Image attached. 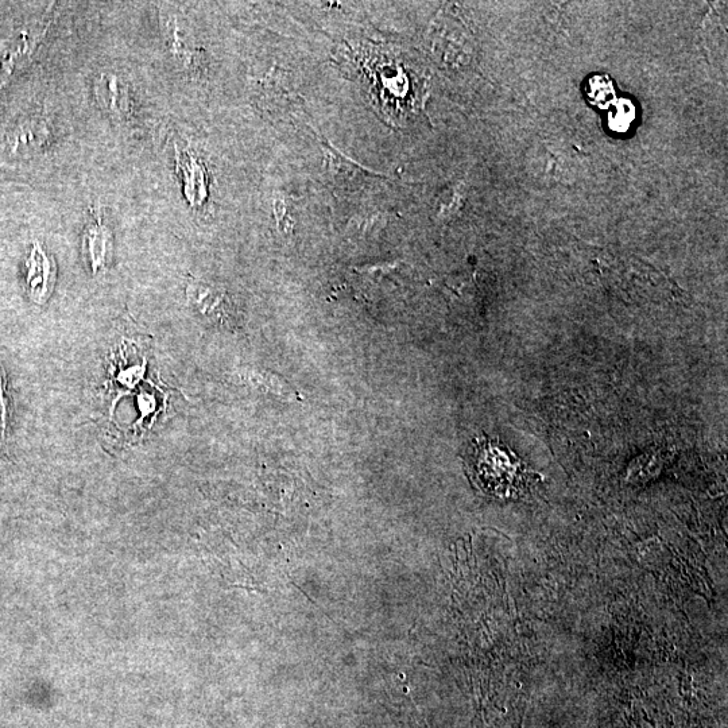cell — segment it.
Listing matches in <instances>:
<instances>
[{
    "mask_svg": "<svg viewBox=\"0 0 728 728\" xmlns=\"http://www.w3.org/2000/svg\"><path fill=\"white\" fill-rule=\"evenodd\" d=\"M112 235L100 220L91 224L84 236V253L87 255L92 273L106 269L112 258Z\"/></svg>",
    "mask_w": 728,
    "mask_h": 728,
    "instance_id": "7a4b0ae2",
    "label": "cell"
},
{
    "mask_svg": "<svg viewBox=\"0 0 728 728\" xmlns=\"http://www.w3.org/2000/svg\"><path fill=\"white\" fill-rule=\"evenodd\" d=\"M182 166L185 168V181H187L188 197H191L193 204H200L203 199L204 189V174L201 170V166L197 164L195 158L192 156H185V161L182 162Z\"/></svg>",
    "mask_w": 728,
    "mask_h": 728,
    "instance_id": "52a82bcc",
    "label": "cell"
},
{
    "mask_svg": "<svg viewBox=\"0 0 728 728\" xmlns=\"http://www.w3.org/2000/svg\"><path fill=\"white\" fill-rule=\"evenodd\" d=\"M188 297L204 315H216V313L223 312L224 304H226V296L222 290L203 284V282H192L191 285H188Z\"/></svg>",
    "mask_w": 728,
    "mask_h": 728,
    "instance_id": "3957f363",
    "label": "cell"
},
{
    "mask_svg": "<svg viewBox=\"0 0 728 728\" xmlns=\"http://www.w3.org/2000/svg\"><path fill=\"white\" fill-rule=\"evenodd\" d=\"M6 428H7V402L5 385H3V377L0 374V441L6 439Z\"/></svg>",
    "mask_w": 728,
    "mask_h": 728,
    "instance_id": "ba28073f",
    "label": "cell"
},
{
    "mask_svg": "<svg viewBox=\"0 0 728 728\" xmlns=\"http://www.w3.org/2000/svg\"><path fill=\"white\" fill-rule=\"evenodd\" d=\"M586 94L591 104L599 108H609L615 100L613 80L607 75L596 73L587 81Z\"/></svg>",
    "mask_w": 728,
    "mask_h": 728,
    "instance_id": "8992f818",
    "label": "cell"
},
{
    "mask_svg": "<svg viewBox=\"0 0 728 728\" xmlns=\"http://www.w3.org/2000/svg\"><path fill=\"white\" fill-rule=\"evenodd\" d=\"M56 282V265L40 243H34L32 254L26 261V285L30 298L36 304H45L52 296Z\"/></svg>",
    "mask_w": 728,
    "mask_h": 728,
    "instance_id": "6da1fadb",
    "label": "cell"
},
{
    "mask_svg": "<svg viewBox=\"0 0 728 728\" xmlns=\"http://www.w3.org/2000/svg\"><path fill=\"white\" fill-rule=\"evenodd\" d=\"M609 110V116H607L609 129L617 134L627 133L633 126L634 120L637 119V107L630 99H615Z\"/></svg>",
    "mask_w": 728,
    "mask_h": 728,
    "instance_id": "5b68a950",
    "label": "cell"
},
{
    "mask_svg": "<svg viewBox=\"0 0 728 728\" xmlns=\"http://www.w3.org/2000/svg\"><path fill=\"white\" fill-rule=\"evenodd\" d=\"M96 95L103 108L111 114L123 115L126 111L125 87H120L119 80L112 75H103L96 85Z\"/></svg>",
    "mask_w": 728,
    "mask_h": 728,
    "instance_id": "277c9868",
    "label": "cell"
}]
</instances>
